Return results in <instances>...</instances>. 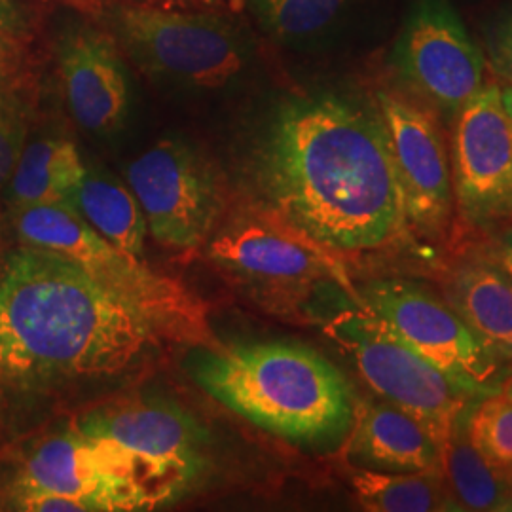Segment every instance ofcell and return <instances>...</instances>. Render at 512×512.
<instances>
[{"instance_id": "8", "label": "cell", "mask_w": 512, "mask_h": 512, "mask_svg": "<svg viewBox=\"0 0 512 512\" xmlns=\"http://www.w3.org/2000/svg\"><path fill=\"white\" fill-rule=\"evenodd\" d=\"M357 300L456 384L476 397L497 393L499 355L448 302L401 279L370 281L357 291Z\"/></svg>"}, {"instance_id": "17", "label": "cell", "mask_w": 512, "mask_h": 512, "mask_svg": "<svg viewBox=\"0 0 512 512\" xmlns=\"http://www.w3.org/2000/svg\"><path fill=\"white\" fill-rule=\"evenodd\" d=\"M446 300L495 355L512 359V277L499 262H463Z\"/></svg>"}, {"instance_id": "16", "label": "cell", "mask_w": 512, "mask_h": 512, "mask_svg": "<svg viewBox=\"0 0 512 512\" xmlns=\"http://www.w3.org/2000/svg\"><path fill=\"white\" fill-rule=\"evenodd\" d=\"M349 452L361 467L385 473L442 469V452L418 421L389 403L355 408Z\"/></svg>"}, {"instance_id": "1", "label": "cell", "mask_w": 512, "mask_h": 512, "mask_svg": "<svg viewBox=\"0 0 512 512\" xmlns=\"http://www.w3.org/2000/svg\"><path fill=\"white\" fill-rule=\"evenodd\" d=\"M255 181L270 211L338 255L382 249L410 230L382 114L349 97H298L275 110Z\"/></svg>"}, {"instance_id": "25", "label": "cell", "mask_w": 512, "mask_h": 512, "mask_svg": "<svg viewBox=\"0 0 512 512\" xmlns=\"http://www.w3.org/2000/svg\"><path fill=\"white\" fill-rule=\"evenodd\" d=\"M488 52L494 65L495 73L507 80L512 88V12L499 19L488 40Z\"/></svg>"}, {"instance_id": "15", "label": "cell", "mask_w": 512, "mask_h": 512, "mask_svg": "<svg viewBox=\"0 0 512 512\" xmlns=\"http://www.w3.org/2000/svg\"><path fill=\"white\" fill-rule=\"evenodd\" d=\"M59 69L69 109L80 128L110 133L128 112L126 67L110 37L88 27L65 33Z\"/></svg>"}, {"instance_id": "22", "label": "cell", "mask_w": 512, "mask_h": 512, "mask_svg": "<svg viewBox=\"0 0 512 512\" xmlns=\"http://www.w3.org/2000/svg\"><path fill=\"white\" fill-rule=\"evenodd\" d=\"M262 27L277 38L296 40L325 31L349 0H249Z\"/></svg>"}, {"instance_id": "19", "label": "cell", "mask_w": 512, "mask_h": 512, "mask_svg": "<svg viewBox=\"0 0 512 512\" xmlns=\"http://www.w3.org/2000/svg\"><path fill=\"white\" fill-rule=\"evenodd\" d=\"M73 207L97 234L128 255L141 258L147 219L131 188L99 171H88L73 198Z\"/></svg>"}, {"instance_id": "28", "label": "cell", "mask_w": 512, "mask_h": 512, "mask_svg": "<svg viewBox=\"0 0 512 512\" xmlns=\"http://www.w3.org/2000/svg\"><path fill=\"white\" fill-rule=\"evenodd\" d=\"M503 395H507V397H511L512 399V374L503 382V385H501V389H499Z\"/></svg>"}, {"instance_id": "14", "label": "cell", "mask_w": 512, "mask_h": 512, "mask_svg": "<svg viewBox=\"0 0 512 512\" xmlns=\"http://www.w3.org/2000/svg\"><path fill=\"white\" fill-rule=\"evenodd\" d=\"M397 175L408 228L429 241L446 236L454 211V181L444 139L433 116L393 93L376 95Z\"/></svg>"}, {"instance_id": "3", "label": "cell", "mask_w": 512, "mask_h": 512, "mask_svg": "<svg viewBox=\"0 0 512 512\" xmlns=\"http://www.w3.org/2000/svg\"><path fill=\"white\" fill-rule=\"evenodd\" d=\"M215 401L256 427L302 446H329L353 425L344 374L315 349L291 342H247L211 349L192 366Z\"/></svg>"}, {"instance_id": "5", "label": "cell", "mask_w": 512, "mask_h": 512, "mask_svg": "<svg viewBox=\"0 0 512 512\" xmlns=\"http://www.w3.org/2000/svg\"><path fill=\"white\" fill-rule=\"evenodd\" d=\"M12 213L23 247L65 256L97 283L143 311L160 336L209 342L205 308L194 294L175 279L154 274L141 258L114 247L71 205L44 203Z\"/></svg>"}, {"instance_id": "24", "label": "cell", "mask_w": 512, "mask_h": 512, "mask_svg": "<svg viewBox=\"0 0 512 512\" xmlns=\"http://www.w3.org/2000/svg\"><path fill=\"white\" fill-rule=\"evenodd\" d=\"M21 152V128L14 112L0 99V192L10 181Z\"/></svg>"}, {"instance_id": "9", "label": "cell", "mask_w": 512, "mask_h": 512, "mask_svg": "<svg viewBox=\"0 0 512 512\" xmlns=\"http://www.w3.org/2000/svg\"><path fill=\"white\" fill-rule=\"evenodd\" d=\"M114 25L137 63L169 80L217 88L243 67L241 40L219 18L156 6H122L114 12Z\"/></svg>"}, {"instance_id": "23", "label": "cell", "mask_w": 512, "mask_h": 512, "mask_svg": "<svg viewBox=\"0 0 512 512\" xmlns=\"http://www.w3.org/2000/svg\"><path fill=\"white\" fill-rule=\"evenodd\" d=\"M467 437L476 450L507 471L512 469V399L501 391L486 395L467 423Z\"/></svg>"}, {"instance_id": "26", "label": "cell", "mask_w": 512, "mask_h": 512, "mask_svg": "<svg viewBox=\"0 0 512 512\" xmlns=\"http://www.w3.org/2000/svg\"><path fill=\"white\" fill-rule=\"evenodd\" d=\"M497 262L512 277V224L505 226L497 243Z\"/></svg>"}, {"instance_id": "11", "label": "cell", "mask_w": 512, "mask_h": 512, "mask_svg": "<svg viewBox=\"0 0 512 512\" xmlns=\"http://www.w3.org/2000/svg\"><path fill=\"white\" fill-rule=\"evenodd\" d=\"M404 82L446 120L480 92L486 57L446 0H416L393 50Z\"/></svg>"}, {"instance_id": "13", "label": "cell", "mask_w": 512, "mask_h": 512, "mask_svg": "<svg viewBox=\"0 0 512 512\" xmlns=\"http://www.w3.org/2000/svg\"><path fill=\"white\" fill-rule=\"evenodd\" d=\"M44 492L74 497L88 512L148 511L156 503L128 461L76 427L48 437L27 456L16 494Z\"/></svg>"}, {"instance_id": "20", "label": "cell", "mask_w": 512, "mask_h": 512, "mask_svg": "<svg viewBox=\"0 0 512 512\" xmlns=\"http://www.w3.org/2000/svg\"><path fill=\"white\" fill-rule=\"evenodd\" d=\"M349 480L353 494L365 511H459L442 469L420 473H385L359 467L351 469Z\"/></svg>"}, {"instance_id": "10", "label": "cell", "mask_w": 512, "mask_h": 512, "mask_svg": "<svg viewBox=\"0 0 512 512\" xmlns=\"http://www.w3.org/2000/svg\"><path fill=\"white\" fill-rule=\"evenodd\" d=\"M126 177L158 245L190 255L209 239L219 219V186L192 148L162 141L133 160Z\"/></svg>"}, {"instance_id": "2", "label": "cell", "mask_w": 512, "mask_h": 512, "mask_svg": "<svg viewBox=\"0 0 512 512\" xmlns=\"http://www.w3.org/2000/svg\"><path fill=\"white\" fill-rule=\"evenodd\" d=\"M160 332L147 315L65 256L21 247L0 275V380L38 387L112 376Z\"/></svg>"}, {"instance_id": "27", "label": "cell", "mask_w": 512, "mask_h": 512, "mask_svg": "<svg viewBox=\"0 0 512 512\" xmlns=\"http://www.w3.org/2000/svg\"><path fill=\"white\" fill-rule=\"evenodd\" d=\"M503 103H505V107H507V112H509V118H511L512 124V88H505V90H503Z\"/></svg>"}, {"instance_id": "7", "label": "cell", "mask_w": 512, "mask_h": 512, "mask_svg": "<svg viewBox=\"0 0 512 512\" xmlns=\"http://www.w3.org/2000/svg\"><path fill=\"white\" fill-rule=\"evenodd\" d=\"M74 427L126 459L156 507L186 490L205 463V433L177 404L147 399L110 404Z\"/></svg>"}, {"instance_id": "6", "label": "cell", "mask_w": 512, "mask_h": 512, "mask_svg": "<svg viewBox=\"0 0 512 512\" xmlns=\"http://www.w3.org/2000/svg\"><path fill=\"white\" fill-rule=\"evenodd\" d=\"M327 332L353 359L366 384L418 421L444 452L475 393L423 359L359 300L327 319Z\"/></svg>"}, {"instance_id": "21", "label": "cell", "mask_w": 512, "mask_h": 512, "mask_svg": "<svg viewBox=\"0 0 512 512\" xmlns=\"http://www.w3.org/2000/svg\"><path fill=\"white\" fill-rule=\"evenodd\" d=\"M461 423L442 452V473L456 503L469 511L507 509L511 490L501 475L503 469L495 467L476 450L469 437L459 431Z\"/></svg>"}, {"instance_id": "12", "label": "cell", "mask_w": 512, "mask_h": 512, "mask_svg": "<svg viewBox=\"0 0 512 512\" xmlns=\"http://www.w3.org/2000/svg\"><path fill=\"white\" fill-rule=\"evenodd\" d=\"M452 181L469 226L512 224V124L495 84L484 86L456 118Z\"/></svg>"}, {"instance_id": "4", "label": "cell", "mask_w": 512, "mask_h": 512, "mask_svg": "<svg viewBox=\"0 0 512 512\" xmlns=\"http://www.w3.org/2000/svg\"><path fill=\"white\" fill-rule=\"evenodd\" d=\"M207 258L232 285L277 315H325L357 302L340 255L277 213L245 209L207 243Z\"/></svg>"}, {"instance_id": "18", "label": "cell", "mask_w": 512, "mask_h": 512, "mask_svg": "<svg viewBox=\"0 0 512 512\" xmlns=\"http://www.w3.org/2000/svg\"><path fill=\"white\" fill-rule=\"evenodd\" d=\"M86 175V167L71 141L38 139L21 148L8 181L12 211L44 203H65L73 198Z\"/></svg>"}]
</instances>
